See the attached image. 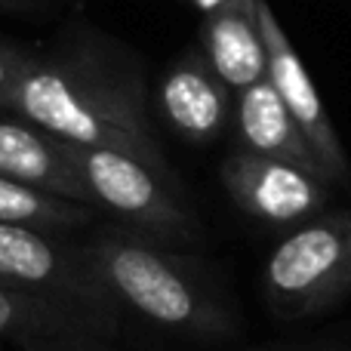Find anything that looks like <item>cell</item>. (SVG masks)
<instances>
[{
	"mask_svg": "<svg viewBox=\"0 0 351 351\" xmlns=\"http://www.w3.org/2000/svg\"><path fill=\"white\" fill-rule=\"evenodd\" d=\"M234 93L222 84L204 49H188L167 68L158 86V105L164 121L185 142L206 145L219 139L234 117Z\"/></svg>",
	"mask_w": 351,
	"mask_h": 351,
	"instance_id": "obj_9",
	"label": "cell"
},
{
	"mask_svg": "<svg viewBox=\"0 0 351 351\" xmlns=\"http://www.w3.org/2000/svg\"><path fill=\"white\" fill-rule=\"evenodd\" d=\"M6 3H12V0H0V6H6Z\"/></svg>",
	"mask_w": 351,
	"mask_h": 351,
	"instance_id": "obj_17",
	"label": "cell"
},
{
	"mask_svg": "<svg viewBox=\"0 0 351 351\" xmlns=\"http://www.w3.org/2000/svg\"><path fill=\"white\" fill-rule=\"evenodd\" d=\"M188 3H191V0H188Z\"/></svg>",
	"mask_w": 351,
	"mask_h": 351,
	"instance_id": "obj_18",
	"label": "cell"
},
{
	"mask_svg": "<svg viewBox=\"0 0 351 351\" xmlns=\"http://www.w3.org/2000/svg\"><path fill=\"white\" fill-rule=\"evenodd\" d=\"M256 22H259L262 40H265V56H268V80L278 90V96L284 99L287 111L293 114V121L299 123L302 136L308 139V145L315 148V154L321 158V164L327 167L333 185L351 188V164L348 154L342 148L336 127L330 121L324 99L317 93L315 80H311L305 62L299 59L293 40L287 37L280 19L274 16L268 0H253Z\"/></svg>",
	"mask_w": 351,
	"mask_h": 351,
	"instance_id": "obj_8",
	"label": "cell"
},
{
	"mask_svg": "<svg viewBox=\"0 0 351 351\" xmlns=\"http://www.w3.org/2000/svg\"><path fill=\"white\" fill-rule=\"evenodd\" d=\"M0 284L65 299L121 327L123 311L96 274L84 243L31 225L0 222Z\"/></svg>",
	"mask_w": 351,
	"mask_h": 351,
	"instance_id": "obj_5",
	"label": "cell"
},
{
	"mask_svg": "<svg viewBox=\"0 0 351 351\" xmlns=\"http://www.w3.org/2000/svg\"><path fill=\"white\" fill-rule=\"evenodd\" d=\"M31 59H34V49L31 47H22V43H12L0 37V111H3L12 86L25 74V68L31 65Z\"/></svg>",
	"mask_w": 351,
	"mask_h": 351,
	"instance_id": "obj_14",
	"label": "cell"
},
{
	"mask_svg": "<svg viewBox=\"0 0 351 351\" xmlns=\"http://www.w3.org/2000/svg\"><path fill=\"white\" fill-rule=\"evenodd\" d=\"M262 351H351V321L339 324V327L317 333L305 342H293V346H274Z\"/></svg>",
	"mask_w": 351,
	"mask_h": 351,
	"instance_id": "obj_15",
	"label": "cell"
},
{
	"mask_svg": "<svg viewBox=\"0 0 351 351\" xmlns=\"http://www.w3.org/2000/svg\"><path fill=\"white\" fill-rule=\"evenodd\" d=\"M74 164L84 179L86 197L96 213H108L121 228L145 234L152 241L188 247L200 228L185 204L170 170H158L148 160L114 148H77Z\"/></svg>",
	"mask_w": 351,
	"mask_h": 351,
	"instance_id": "obj_4",
	"label": "cell"
},
{
	"mask_svg": "<svg viewBox=\"0 0 351 351\" xmlns=\"http://www.w3.org/2000/svg\"><path fill=\"white\" fill-rule=\"evenodd\" d=\"M351 296V210L287 231L262 268V302L278 321L327 315Z\"/></svg>",
	"mask_w": 351,
	"mask_h": 351,
	"instance_id": "obj_3",
	"label": "cell"
},
{
	"mask_svg": "<svg viewBox=\"0 0 351 351\" xmlns=\"http://www.w3.org/2000/svg\"><path fill=\"white\" fill-rule=\"evenodd\" d=\"M96 210L84 204H74L59 194L40 191V188L22 185L0 176V222L31 225V228H47L68 234L74 228H84L93 222Z\"/></svg>",
	"mask_w": 351,
	"mask_h": 351,
	"instance_id": "obj_13",
	"label": "cell"
},
{
	"mask_svg": "<svg viewBox=\"0 0 351 351\" xmlns=\"http://www.w3.org/2000/svg\"><path fill=\"white\" fill-rule=\"evenodd\" d=\"M200 40H204L206 62L234 96L268 77L265 40H262L259 22H256L253 0L247 6L206 12Z\"/></svg>",
	"mask_w": 351,
	"mask_h": 351,
	"instance_id": "obj_12",
	"label": "cell"
},
{
	"mask_svg": "<svg viewBox=\"0 0 351 351\" xmlns=\"http://www.w3.org/2000/svg\"><path fill=\"white\" fill-rule=\"evenodd\" d=\"M0 342L16 351H121V327L65 299L0 284Z\"/></svg>",
	"mask_w": 351,
	"mask_h": 351,
	"instance_id": "obj_7",
	"label": "cell"
},
{
	"mask_svg": "<svg viewBox=\"0 0 351 351\" xmlns=\"http://www.w3.org/2000/svg\"><path fill=\"white\" fill-rule=\"evenodd\" d=\"M194 6H200L204 10V16L206 12H216V10H228V6H247L250 0H191Z\"/></svg>",
	"mask_w": 351,
	"mask_h": 351,
	"instance_id": "obj_16",
	"label": "cell"
},
{
	"mask_svg": "<svg viewBox=\"0 0 351 351\" xmlns=\"http://www.w3.org/2000/svg\"><path fill=\"white\" fill-rule=\"evenodd\" d=\"M219 176L237 210L268 228L293 231L333 210V182L247 148L231 152Z\"/></svg>",
	"mask_w": 351,
	"mask_h": 351,
	"instance_id": "obj_6",
	"label": "cell"
},
{
	"mask_svg": "<svg viewBox=\"0 0 351 351\" xmlns=\"http://www.w3.org/2000/svg\"><path fill=\"white\" fill-rule=\"evenodd\" d=\"M3 111L68 145L114 148L170 170L152 127L139 62L99 34H68L49 53H34Z\"/></svg>",
	"mask_w": 351,
	"mask_h": 351,
	"instance_id": "obj_1",
	"label": "cell"
},
{
	"mask_svg": "<svg viewBox=\"0 0 351 351\" xmlns=\"http://www.w3.org/2000/svg\"><path fill=\"white\" fill-rule=\"evenodd\" d=\"M0 176L90 206L74 145L10 111H0Z\"/></svg>",
	"mask_w": 351,
	"mask_h": 351,
	"instance_id": "obj_10",
	"label": "cell"
},
{
	"mask_svg": "<svg viewBox=\"0 0 351 351\" xmlns=\"http://www.w3.org/2000/svg\"><path fill=\"white\" fill-rule=\"evenodd\" d=\"M234 130L241 148L247 152L284 160V164H293L299 170H308L333 182L268 77L234 96Z\"/></svg>",
	"mask_w": 351,
	"mask_h": 351,
	"instance_id": "obj_11",
	"label": "cell"
},
{
	"mask_svg": "<svg viewBox=\"0 0 351 351\" xmlns=\"http://www.w3.org/2000/svg\"><path fill=\"white\" fill-rule=\"evenodd\" d=\"M84 250L123 315L179 339L213 342L237 333L231 296L179 247L114 225L84 241Z\"/></svg>",
	"mask_w": 351,
	"mask_h": 351,
	"instance_id": "obj_2",
	"label": "cell"
}]
</instances>
